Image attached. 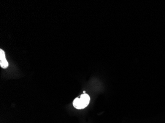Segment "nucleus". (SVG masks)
Wrapping results in <instances>:
<instances>
[{
    "label": "nucleus",
    "mask_w": 165,
    "mask_h": 123,
    "mask_svg": "<svg viewBox=\"0 0 165 123\" xmlns=\"http://www.w3.org/2000/svg\"><path fill=\"white\" fill-rule=\"evenodd\" d=\"M0 66L3 69H6L9 66V63L6 59L4 52L2 49L0 50Z\"/></svg>",
    "instance_id": "obj_2"
},
{
    "label": "nucleus",
    "mask_w": 165,
    "mask_h": 123,
    "mask_svg": "<svg viewBox=\"0 0 165 123\" xmlns=\"http://www.w3.org/2000/svg\"><path fill=\"white\" fill-rule=\"evenodd\" d=\"M90 102V96L85 93L80 96V98H76L73 101V105L77 109H82L87 107Z\"/></svg>",
    "instance_id": "obj_1"
}]
</instances>
